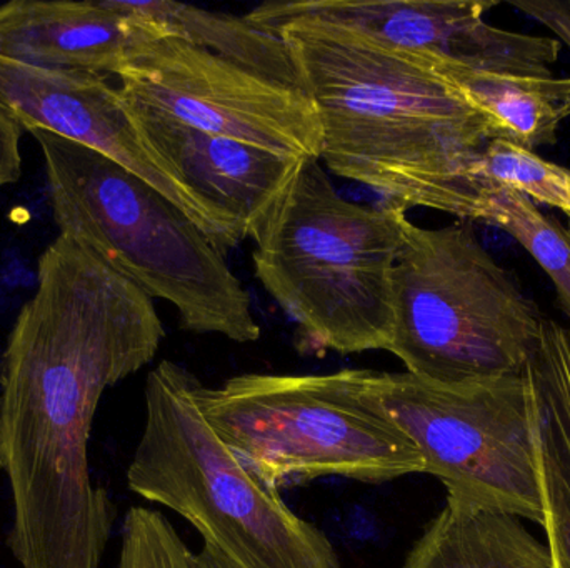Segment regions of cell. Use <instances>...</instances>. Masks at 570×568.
<instances>
[{"label":"cell","mask_w":570,"mask_h":568,"mask_svg":"<svg viewBox=\"0 0 570 568\" xmlns=\"http://www.w3.org/2000/svg\"><path fill=\"white\" fill-rule=\"evenodd\" d=\"M0 360V472L20 568H100L116 507L90 476L100 399L153 362L166 337L153 299L66 237L39 257Z\"/></svg>","instance_id":"1"},{"label":"cell","mask_w":570,"mask_h":568,"mask_svg":"<svg viewBox=\"0 0 570 568\" xmlns=\"http://www.w3.org/2000/svg\"><path fill=\"white\" fill-rule=\"evenodd\" d=\"M287 43L322 129L321 159L374 190L382 206L479 220V156L499 139L425 53L357 30L295 19L273 30Z\"/></svg>","instance_id":"2"},{"label":"cell","mask_w":570,"mask_h":568,"mask_svg":"<svg viewBox=\"0 0 570 568\" xmlns=\"http://www.w3.org/2000/svg\"><path fill=\"white\" fill-rule=\"evenodd\" d=\"M59 236L92 252L150 299L167 300L187 332L256 342L249 293L206 232L146 180L97 150L32 130Z\"/></svg>","instance_id":"3"},{"label":"cell","mask_w":570,"mask_h":568,"mask_svg":"<svg viewBox=\"0 0 570 568\" xmlns=\"http://www.w3.org/2000/svg\"><path fill=\"white\" fill-rule=\"evenodd\" d=\"M203 386L173 360L150 370L130 492L183 517L230 568H344L324 530L217 437L200 406Z\"/></svg>","instance_id":"4"},{"label":"cell","mask_w":570,"mask_h":568,"mask_svg":"<svg viewBox=\"0 0 570 568\" xmlns=\"http://www.w3.org/2000/svg\"><path fill=\"white\" fill-rule=\"evenodd\" d=\"M407 216L342 197L318 159L302 162L256 240L254 270L308 352L387 350L392 270Z\"/></svg>","instance_id":"5"},{"label":"cell","mask_w":570,"mask_h":568,"mask_svg":"<svg viewBox=\"0 0 570 568\" xmlns=\"http://www.w3.org/2000/svg\"><path fill=\"white\" fill-rule=\"evenodd\" d=\"M367 369L243 373L203 386L220 440L274 489L321 479L394 482L424 474L415 444L364 393Z\"/></svg>","instance_id":"6"},{"label":"cell","mask_w":570,"mask_h":568,"mask_svg":"<svg viewBox=\"0 0 570 568\" xmlns=\"http://www.w3.org/2000/svg\"><path fill=\"white\" fill-rule=\"evenodd\" d=\"M387 352L439 383L524 376L541 340V310L468 226L405 220L392 270Z\"/></svg>","instance_id":"7"},{"label":"cell","mask_w":570,"mask_h":568,"mask_svg":"<svg viewBox=\"0 0 570 568\" xmlns=\"http://www.w3.org/2000/svg\"><path fill=\"white\" fill-rule=\"evenodd\" d=\"M364 393L421 452L448 504L542 527L538 442L525 376L439 383L367 370Z\"/></svg>","instance_id":"8"},{"label":"cell","mask_w":570,"mask_h":568,"mask_svg":"<svg viewBox=\"0 0 570 568\" xmlns=\"http://www.w3.org/2000/svg\"><path fill=\"white\" fill-rule=\"evenodd\" d=\"M117 77L122 99L184 126L288 159L321 160V122L297 87L137 26L129 60Z\"/></svg>","instance_id":"9"},{"label":"cell","mask_w":570,"mask_h":568,"mask_svg":"<svg viewBox=\"0 0 570 568\" xmlns=\"http://www.w3.org/2000/svg\"><path fill=\"white\" fill-rule=\"evenodd\" d=\"M495 6L491 0H281L256 7L246 19L269 32L295 19L322 20L471 69L551 76L561 42L491 26L484 16Z\"/></svg>","instance_id":"10"},{"label":"cell","mask_w":570,"mask_h":568,"mask_svg":"<svg viewBox=\"0 0 570 568\" xmlns=\"http://www.w3.org/2000/svg\"><path fill=\"white\" fill-rule=\"evenodd\" d=\"M0 109L22 130H47L97 150L159 190L226 256L239 246L236 227L167 172L149 152L107 76L49 70L0 56Z\"/></svg>","instance_id":"11"},{"label":"cell","mask_w":570,"mask_h":568,"mask_svg":"<svg viewBox=\"0 0 570 568\" xmlns=\"http://www.w3.org/2000/svg\"><path fill=\"white\" fill-rule=\"evenodd\" d=\"M122 102L160 166L229 220L240 239L256 242L304 160L200 132L139 103Z\"/></svg>","instance_id":"12"},{"label":"cell","mask_w":570,"mask_h":568,"mask_svg":"<svg viewBox=\"0 0 570 568\" xmlns=\"http://www.w3.org/2000/svg\"><path fill=\"white\" fill-rule=\"evenodd\" d=\"M136 26L104 0H12L0 6V56L49 70L119 76Z\"/></svg>","instance_id":"13"},{"label":"cell","mask_w":570,"mask_h":568,"mask_svg":"<svg viewBox=\"0 0 570 568\" xmlns=\"http://www.w3.org/2000/svg\"><path fill=\"white\" fill-rule=\"evenodd\" d=\"M531 389L539 480L552 568H570V330L544 319L524 372Z\"/></svg>","instance_id":"14"},{"label":"cell","mask_w":570,"mask_h":568,"mask_svg":"<svg viewBox=\"0 0 570 568\" xmlns=\"http://www.w3.org/2000/svg\"><path fill=\"white\" fill-rule=\"evenodd\" d=\"M104 3L150 36L169 37L199 47L257 76L301 89L287 43L277 33L254 26L246 17L173 0H104Z\"/></svg>","instance_id":"15"},{"label":"cell","mask_w":570,"mask_h":568,"mask_svg":"<svg viewBox=\"0 0 570 568\" xmlns=\"http://www.w3.org/2000/svg\"><path fill=\"white\" fill-rule=\"evenodd\" d=\"M431 62L492 123L499 139L532 152L556 143L559 127L570 117V77L488 72L438 57H431Z\"/></svg>","instance_id":"16"},{"label":"cell","mask_w":570,"mask_h":568,"mask_svg":"<svg viewBox=\"0 0 570 568\" xmlns=\"http://www.w3.org/2000/svg\"><path fill=\"white\" fill-rule=\"evenodd\" d=\"M402 568H552V560L518 517L445 502Z\"/></svg>","instance_id":"17"},{"label":"cell","mask_w":570,"mask_h":568,"mask_svg":"<svg viewBox=\"0 0 570 568\" xmlns=\"http://www.w3.org/2000/svg\"><path fill=\"white\" fill-rule=\"evenodd\" d=\"M479 220L514 237L554 283L562 310L570 319V236L561 223L544 216L515 190L485 186Z\"/></svg>","instance_id":"18"},{"label":"cell","mask_w":570,"mask_h":568,"mask_svg":"<svg viewBox=\"0 0 570 568\" xmlns=\"http://www.w3.org/2000/svg\"><path fill=\"white\" fill-rule=\"evenodd\" d=\"M484 186L515 190L532 202L556 207L570 217V170L505 139L485 146L474 167Z\"/></svg>","instance_id":"19"},{"label":"cell","mask_w":570,"mask_h":568,"mask_svg":"<svg viewBox=\"0 0 570 568\" xmlns=\"http://www.w3.org/2000/svg\"><path fill=\"white\" fill-rule=\"evenodd\" d=\"M117 568H230L213 550H196L164 514L146 507L127 512Z\"/></svg>","instance_id":"20"},{"label":"cell","mask_w":570,"mask_h":568,"mask_svg":"<svg viewBox=\"0 0 570 568\" xmlns=\"http://www.w3.org/2000/svg\"><path fill=\"white\" fill-rule=\"evenodd\" d=\"M20 132L22 129L0 109V189L16 183L22 173Z\"/></svg>","instance_id":"21"},{"label":"cell","mask_w":570,"mask_h":568,"mask_svg":"<svg viewBox=\"0 0 570 568\" xmlns=\"http://www.w3.org/2000/svg\"><path fill=\"white\" fill-rule=\"evenodd\" d=\"M569 236H570V222H569V229H568Z\"/></svg>","instance_id":"22"}]
</instances>
